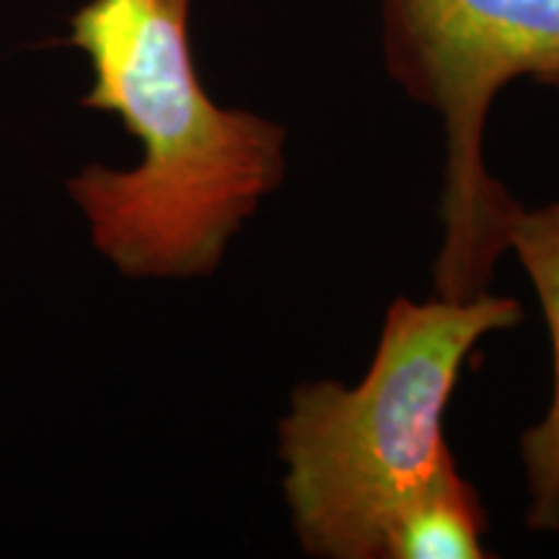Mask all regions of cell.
<instances>
[{
    "label": "cell",
    "mask_w": 559,
    "mask_h": 559,
    "mask_svg": "<svg viewBox=\"0 0 559 559\" xmlns=\"http://www.w3.org/2000/svg\"><path fill=\"white\" fill-rule=\"evenodd\" d=\"M190 9L192 0H86L70 19V45L94 70L83 107L120 117L143 153L128 171L88 166L68 192L94 247L132 280L213 275L285 179V130L207 96Z\"/></svg>",
    "instance_id": "6da1fadb"
},
{
    "label": "cell",
    "mask_w": 559,
    "mask_h": 559,
    "mask_svg": "<svg viewBox=\"0 0 559 559\" xmlns=\"http://www.w3.org/2000/svg\"><path fill=\"white\" fill-rule=\"evenodd\" d=\"M515 298H396L358 386L304 381L277 423L283 495L300 549L317 559H383L396 513L456 466L445 409L487 334L519 326Z\"/></svg>",
    "instance_id": "7a4b0ae2"
},
{
    "label": "cell",
    "mask_w": 559,
    "mask_h": 559,
    "mask_svg": "<svg viewBox=\"0 0 559 559\" xmlns=\"http://www.w3.org/2000/svg\"><path fill=\"white\" fill-rule=\"evenodd\" d=\"M391 79L443 130L438 298L487 290L521 202L487 169V117L519 79L559 86V0H381Z\"/></svg>",
    "instance_id": "3957f363"
},
{
    "label": "cell",
    "mask_w": 559,
    "mask_h": 559,
    "mask_svg": "<svg viewBox=\"0 0 559 559\" xmlns=\"http://www.w3.org/2000/svg\"><path fill=\"white\" fill-rule=\"evenodd\" d=\"M506 239L539 298L551 342L549 407L521 436L526 526L536 534H559V200L542 207L519 205Z\"/></svg>",
    "instance_id": "277c9868"
},
{
    "label": "cell",
    "mask_w": 559,
    "mask_h": 559,
    "mask_svg": "<svg viewBox=\"0 0 559 559\" xmlns=\"http://www.w3.org/2000/svg\"><path fill=\"white\" fill-rule=\"evenodd\" d=\"M485 534L477 489L453 466L396 513L383 559H485Z\"/></svg>",
    "instance_id": "5b68a950"
}]
</instances>
